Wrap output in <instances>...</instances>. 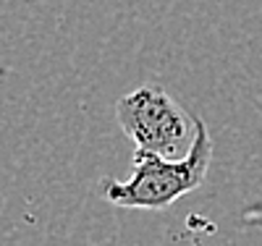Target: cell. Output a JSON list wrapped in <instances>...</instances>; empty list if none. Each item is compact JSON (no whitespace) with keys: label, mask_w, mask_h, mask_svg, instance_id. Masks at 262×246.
<instances>
[{"label":"cell","mask_w":262,"mask_h":246,"mask_svg":"<svg viewBox=\"0 0 262 246\" xmlns=\"http://www.w3.org/2000/svg\"><path fill=\"white\" fill-rule=\"evenodd\" d=\"M212 137L202 118L194 121V139L181 160L134 149V170L128 181L102 178L100 194L126 210H165L176 199L196 191L212 163Z\"/></svg>","instance_id":"obj_1"},{"label":"cell","mask_w":262,"mask_h":246,"mask_svg":"<svg viewBox=\"0 0 262 246\" xmlns=\"http://www.w3.org/2000/svg\"><path fill=\"white\" fill-rule=\"evenodd\" d=\"M116 118L128 142L142 152L176 154L194 139V121L163 86L144 84L116 100Z\"/></svg>","instance_id":"obj_2"}]
</instances>
